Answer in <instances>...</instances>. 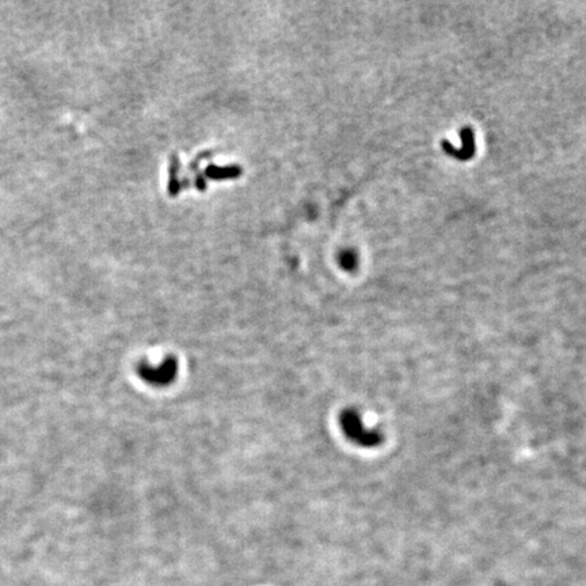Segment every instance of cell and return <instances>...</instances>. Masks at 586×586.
Wrapping results in <instances>:
<instances>
[{"label":"cell","mask_w":586,"mask_h":586,"mask_svg":"<svg viewBox=\"0 0 586 586\" xmlns=\"http://www.w3.org/2000/svg\"><path fill=\"white\" fill-rule=\"evenodd\" d=\"M339 424L345 436L358 447L375 448L383 441L382 433L377 430L367 429L361 415L356 410L348 409L344 411L339 417Z\"/></svg>","instance_id":"6da1fadb"},{"label":"cell","mask_w":586,"mask_h":586,"mask_svg":"<svg viewBox=\"0 0 586 586\" xmlns=\"http://www.w3.org/2000/svg\"><path fill=\"white\" fill-rule=\"evenodd\" d=\"M176 372H178V365H176V360L169 358L159 367L143 368L141 375L147 382L155 386H166L176 379Z\"/></svg>","instance_id":"7a4b0ae2"},{"label":"cell","mask_w":586,"mask_h":586,"mask_svg":"<svg viewBox=\"0 0 586 586\" xmlns=\"http://www.w3.org/2000/svg\"><path fill=\"white\" fill-rule=\"evenodd\" d=\"M205 176L212 179H224V178H235L240 176L239 167H230V169H219L215 166H209L205 170Z\"/></svg>","instance_id":"3957f363"}]
</instances>
